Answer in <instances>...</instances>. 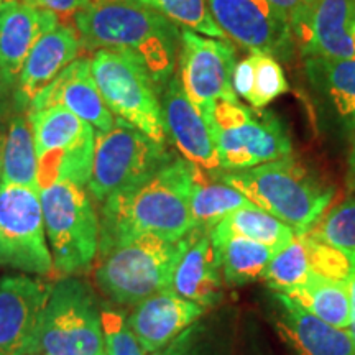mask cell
<instances>
[{
    "instance_id": "cell-1",
    "label": "cell",
    "mask_w": 355,
    "mask_h": 355,
    "mask_svg": "<svg viewBox=\"0 0 355 355\" xmlns=\"http://www.w3.org/2000/svg\"><path fill=\"white\" fill-rule=\"evenodd\" d=\"M193 168L188 159L173 158L148 180L105 199L97 255L139 235L150 234L178 242L191 232Z\"/></svg>"
},
{
    "instance_id": "cell-2",
    "label": "cell",
    "mask_w": 355,
    "mask_h": 355,
    "mask_svg": "<svg viewBox=\"0 0 355 355\" xmlns=\"http://www.w3.org/2000/svg\"><path fill=\"white\" fill-rule=\"evenodd\" d=\"M81 42L89 50L135 58L158 87H165L176 64L178 26L141 0H89L74 13Z\"/></svg>"
},
{
    "instance_id": "cell-3",
    "label": "cell",
    "mask_w": 355,
    "mask_h": 355,
    "mask_svg": "<svg viewBox=\"0 0 355 355\" xmlns=\"http://www.w3.org/2000/svg\"><path fill=\"white\" fill-rule=\"evenodd\" d=\"M220 178L296 234L309 232L336 194L334 186L322 183L293 157L242 171H222Z\"/></svg>"
},
{
    "instance_id": "cell-4",
    "label": "cell",
    "mask_w": 355,
    "mask_h": 355,
    "mask_svg": "<svg viewBox=\"0 0 355 355\" xmlns=\"http://www.w3.org/2000/svg\"><path fill=\"white\" fill-rule=\"evenodd\" d=\"M28 355H105L101 309L86 283L66 277L51 286Z\"/></svg>"
},
{
    "instance_id": "cell-5",
    "label": "cell",
    "mask_w": 355,
    "mask_h": 355,
    "mask_svg": "<svg viewBox=\"0 0 355 355\" xmlns=\"http://www.w3.org/2000/svg\"><path fill=\"white\" fill-rule=\"evenodd\" d=\"M209 122L222 171H242L291 157L293 144L277 115L241 101H220Z\"/></svg>"
},
{
    "instance_id": "cell-6",
    "label": "cell",
    "mask_w": 355,
    "mask_h": 355,
    "mask_svg": "<svg viewBox=\"0 0 355 355\" xmlns=\"http://www.w3.org/2000/svg\"><path fill=\"white\" fill-rule=\"evenodd\" d=\"M180 255V241L139 235L107 254L97 255L96 285L110 301L135 306L168 291Z\"/></svg>"
},
{
    "instance_id": "cell-7",
    "label": "cell",
    "mask_w": 355,
    "mask_h": 355,
    "mask_svg": "<svg viewBox=\"0 0 355 355\" xmlns=\"http://www.w3.org/2000/svg\"><path fill=\"white\" fill-rule=\"evenodd\" d=\"M53 266L71 277L91 266L99 252L101 222L84 186L61 181L40 191Z\"/></svg>"
},
{
    "instance_id": "cell-8",
    "label": "cell",
    "mask_w": 355,
    "mask_h": 355,
    "mask_svg": "<svg viewBox=\"0 0 355 355\" xmlns=\"http://www.w3.org/2000/svg\"><path fill=\"white\" fill-rule=\"evenodd\" d=\"M38 159L40 191L61 181L84 186L91 178L96 130L63 107L28 110Z\"/></svg>"
},
{
    "instance_id": "cell-9",
    "label": "cell",
    "mask_w": 355,
    "mask_h": 355,
    "mask_svg": "<svg viewBox=\"0 0 355 355\" xmlns=\"http://www.w3.org/2000/svg\"><path fill=\"white\" fill-rule=\"evenodd\" d=\"M92 78L110 112L146 137L166 145V127L157 84L135 58L97 50L91 60Z\"/></svg>"
},
{
    "instance_id": "cell-10",
    "label": "cell",
    "mask_w": 355,
    "mask_h": 355,
    "mask_svg": "<svg viewBox=\"0 0 355 355\" xmlns=\"http://www.w3.org/2000/svg\"><path fill=\"white\" fill-rule=\"evenodd\" d=\"M173 157L166 145L146 137L122 119L107 132L96 133V148L87 189L104 202L112 194L148 180Z\"/></svg>"
},
{
    "instance_id": "cell-11",
    "label": "cell",
    "mask_w": 355,
    "mask_h": 355,
    "mask_svg": "<svg viewBox=\"0 0 355 355\" xmlns=\"http://www.w3.org/2000/svg\"><path fill=\"white\" fill-rule=\"evenodd\" d=\"M0 265L33 275L55 268L40 194L28 188L0 186Z\"/></svg>"
},
{
    "instance_id": "cell-12",
    "label": "cell",
    "mask_w": 355,
    "mask_h": 355,
    "mask_svg": "<svg viewBox=\"0 0 355 355\" xmlns=\"http://www.w3.org/2000/svg\"><path fill=\"white\" fill-rule=\"evenodd\" d=\"M235 63V48L229 40L181 32L180 81L206 121L217 102L239 99L232 87Z\"/></svg>"
},
{
    "instance_id": "cell-13",
    "label": "cell",
    "mask_w": 355,
    "mask_h": 355,
    "mask_svg": "<svg viewBox=\"0 0 355 355\" xmlns=\"http://www.w3.org/2000/svg\"><path fill=\"white\" fill-rule=\"evenodd\" d=\"M225 38L278 61L293 56L296 43L288 17L268 0H207Z\"/></svg>"
},
{
    "instance_id": "cell-14",
    "label": "cell",
    "mask_w": 355,
    "mask_h": 355,
    "mask_svg": "<svg viewBox=\"0 0 355 355\" xmlns=\"http://www.w3.org/2000/svg\"><path fill=\"white\" fill-rule=\"evenodd\" d=\"M354 257L319 241L309 232L296 234L293 242L275 252L263 275L275 293H286L311 278H327L347 283Z\"/></svg>"
},
{
    "instance_id": "cell-15",
    "label": "cell",
    "mask_w": 355,
    "mask_h": 355,
    "mask_svg": "<svg viewBox=\"0 0 355 355\" xmlns=\"http://www.w3.org/2000/svg\"><path fill=\"white\" fill-rule=\"evenodd\" d=\"M291 30L306 58L355 60V0H313Z\"/></svg>"
},
{
    "instance_id": "cell-16",
    "label": "cell",
    "mask_w": 355,
    "mask_h": 355,
    "mask_svg": "<svg viewBox=\"0 0 355 355\" xmlns=\"http://www.w3.org/2000/svg\"><path fill=\"white\" fill-rule=\"evenodd\" d=\"M159 102L166 135L184 159L212 175L222 173L209 122L186 96L180 79L171 78L166 83Z\"/></svg>"
},
{
    "instance_id": "cell-17",
    "label": "cell",
    "mask_w": 355,
    "mask_h": 355,
    "mask_svg": "<svg viewBox=\"0 0 355 355\" xmlns=\"http://www.w3.org/2000/svg\"><path fill=\"white\" fill-rule=\"evenodd\" d=\"M51 286L43 279H0V355H28Z\"/></svg>"
},
{
    "instance_id": "cell-18",
    "label": "cell",
    "mask_w": 355,
    "mask_h": 355,
    "mask_svg": "<svg viewBox=\"0 0 355 355\" xmlns=\"http://www.w3.org/2000/svg\"><path fill=\"white\" fill-rule=\"evenodd\" d=\"M48 107L68 109L83 121L91 123L97 133L107 132L114 127V114L102 99L97 84L92 78L91 58H76L61 71L55 81L48 84L35 99L28 110Z\"/></svg>"
},
{
    "instance_id": "cell-19",
    "label": "cell",
    "mask_w": 355,
    "mask_h": 355,
    "mask_svg": "<svg viewBox=\"0 0 355 355\" xmlns=\"http://www.w3.org/2000/svg\"><path fill=\"white\" fill-rule=\"evenodd\" d=\"M170 291L204 308L222 298V270L209 230L193 229L180 241Z\"/></svg>"
},
{
    "instance_id": "cell-20",
    "label": "cell",
    "mask_w": 355,
    "mask_h": 355,
    "mask_svg": "<svg viewBox=\"0 0 355 355\" xmlns=\"http://www.w3.org/2000/svg\"><path fill=\"white\" fill-rule=\"evenodd\" d=\"M204 311V306L168 290L135 304L127 321L145 352L153 355L193 326Z\"/></svg>"
},
{
    "instance_id": "cell-21",
    "label": "cell",
    "mask_w": 355,
    "mask_h": 355,
    "mask_svg": "<svg viewBox=\"0 0 355 355\" xmlns=\"http://www.w3.org/2000/svg\"><path fill=\"white\" fill-rule=\"evenodd\" d=\"M275 327L296 355H355L349 329L321 321L282 293L275 295Z\"/></svg>"
},
{
    "instance_id": "cell-22",
    "label": "cell",
    "mask_w": 355,
    "mask_h": 355,
    "mask_svg": "<svg viewBox=\"0 0 355 355\" xmlns=\"http://www.w3.org/2000/svg\"><path fill=\"white\" fill-rule=\"evenodd\" d=\"M81 48V37L76 30L58 25L35 43L26 56L17 79L15 102L20 109H28L30 102L55 81L58 74L76 60Z\"/></svg>"
},
{
    "instance_id": "cell-23",
    "label": "cell",
    "mask_w": 355,
    "mask_h": 355,
    "mask_svg": "<svg viewBox=\"0 0 355 355\" xmlns=\"http://www.w3.org/2000/svg\"><path fill=\"white\" fill-rule=\"evenodd\" d=\"M60 25V17L28 0L0 10V63L10 86L17 84L26 56L44 33Z\"/></svg>"
},
{
    "instance_id": "cell-24",
    "label": "cell",
    "mask_w": 355,
    "mask_h": 355,
    "mask_svg": "<svg viewBox=\"0 0 355 355\" xmlns=\"http://www.w3.org/2000/svg\"><path fill=\"white\" fill-rule=\"evenodd\" d=\"M306 78L316 101L344 127L355 128V60L306 58Z\"/></svg>"
},
{
    "instance_id": "cell-25",
    "label": "cell",
    "mask_w": 355,
    "mask_h": 355,
    "mask_svg": "<svg viewBox=\"0 0 355 355\" xmlns=\"http://www.w3.org/2000/svg\"><path fill=\"white\" fill-rule=\"evenodd\" d=\"M191 219L193 229L211 230L234 211L252 206L241 191L225 183L219 175H212L193 168V191H191Z\"/></svg>"
},
{
    "instance_id": "cell-26",
    "label": "cell",
    "mask_w": 355,
    "mask_h": 355,
    "mask_svg": "<svg viewBox=\"0 0 355 355\" xmlns=\"http://www.w3.org/2000/svg\"><path fill=\"white\" fill-rule=\"evenodd\" d=\"M282 295L288 296L301 309L340 329H349L352 324V303L345 282L311 278Z\"/></svg>"
},
{
    "instance_id": "cell-27",
    "label": "cell",
    "mask_w": 355,
    "mask_h": 355,
    "mask_svg": "<svg viewBox=\"0 0 355 355\" xmlns=\"http://www.w3.org/2000/svg\"><path fill=\"white\" fill-rule=\"evenodd\" d=\"M222 270V277L229 285H247L263 278L275 252L259 242L235 235L216 234L211 230Z\"/></svg>"
},
{
    "instance_id": "cell-28",
    "label": "cell",
    "mask_w": 355,
    "mask_h": 355,
    "mask_svg": "<svg viewBox=\"0 0 355 355\" xmlns=\"http://www.w3.org/2000/svg\"><path fill=\"white\" fill-rule=\"evenodd\" d=\"M0 186H21L40 194L38 159L28 117H13L8 123L2 157Z\"/></svg>"
},
{
    "instance_id": "cell-29",
    "label": "cell",
    "mask_w": 355,
    "mask_h": 355,
    "mask_svg": "<svg viewBox=\"0 0 355 355\" xmlns=\"http://www.w3.org/2000/svg\"><path fill=\"white\" fill-rule=\"evenodd\" d=\"M212 232L248 239L272 248L273 252L282 250L296 237V232L290 225L277 219L270 212L260 209L255 204L234 211L232 214L222 219L212 229Z\"/></svg>"
},
{
    "instance_id": "cell-30",
    "label": "cell",
    "mask_w": 355,
    "mask_h": 355,
    "mask_svg": "<svg viewBox=\"0 0 355 355\" xmlns=\"http://www.w3.org/2000/svg\"><path fill=\"white\" fill-rule=\"evenodd\" d=\"M309 234L339 250L355 254V176H350L345 198L326 211Z\"/></svg>"
},
{
    "instance_id": "cell-31",
    "label": "cell",
    "mask_w": 355,
    "mask_h": 355,
    "mask_svg": "<svg viewBox=\"0 0 355 355\" xmlns=\"http://www.w3.org/2000/svg\"><path fill=\"white\" fill-rule=\"evenodd\" d=\"M176 26L209 38L227 40L217 26L207 0H141Z\"/></svg>"
},
{
    "instance_id": "cell-32",
    "label": "cell",
    "mask_w": 355,
    "mask_h": 355,
    "mask_svg": "<svg viewBox=\"0 0 355 355\" xmlns=\"http://www.w3.org/2000/svg\"><path fill=\"white\" fill-rule=\"evenodd\" d=\"M252 56H254V81L247 104L254 109H265L270 102L288 92L286 76L279 61L275 58L259 53H252Z\"/></svg>"
},
{
    "instance_id": "cell-33",
    "label": "cell",
    "mask_w": 355,
    "mask_h": 355,
    "mask_svg": "<svg viewBox=\"0 0 355 355\" xmlns=\"http://www.w3.org/2000/svg\"><path fill=\"white\" fill-rule=\"evenodd\" d=\"M105 355H148L141 347L122 313L101 309Z\"/></svg>"
},
{
    "instance_id": "cell-34",
    "label": "cell",
    "mask_w": 355,
    "mask_h": 355,
    "mask_svg": "<svg viewBox=\"0 0 355 355\" xmlns=\"http://www.w3.org/2000/svg\"><path fill=\"white\" fill-rule=\"evenodd\" d=\"M153 355H216L204 326H191L171 344Z\"/></svg>"
},
{
    "instance_id": "cell-35",
    "label": "cell",
    "mask_w": 355,
    "mask_h": 355,
    "mask_svg": "<svg viewBox=\"0 0 355 355\" xmlns=\"http://www.w3.org/2000/svg\"><path fill=\"white\" fill-rule=\"evenodd\" d=\"M268 2L285 13L293 25L304 15L313 0H268Z\"/></svg>"
},
{
    "instance_id": "cell-36",
    "label": "cell",
    "mask_w": 355,
    "mask_h": 355,
    "mask_svg": "<svg viewBox=\"0 0 355 355\" xmlns=\"http://www.w3.org/2000/svg\"><path fill=\"white\" fill-rule=\"evenodd\" d=\"M28 2L35 3V6L48 8V10L55 12L56 15L60 13H76L81 10L83 7H86L89 0H28Z\"/></svg>"
},
{
    "instance_id": "cell-37",
    "label": "cell",
    "mask_w": 355,
    "mask_h": 355,
    "mask_svg": "<svg viewBox=\"0 0 355 355\" xmlns=\"http://www.w3.org/2000/svg\"><path fill=\"white\" fill-rule=\"evenodd\" d=\"M352 257H354V263L347 279V288L350 295V303H352V319H355V254H352Z\"/></svg>"
},
{
    "instance_id": "cell-38",
    "label": "cell",
    "mask_w": 355,
    "mask_h": 355,
    "mask_svg": "<svg viewBox=\"0 0 355 355\" xmlns=\"http://www.w3.org/2000/svg\"><path fill=\"white\" fill-rule=\"evenodd\" d=\"M349 173L350 176H355V128L352 130V141H350V150H349Z\"/></svg>"
},
{
    "instance_id": "cell-39",
    "label": "cell",
    "mask_w": 355,
    "mask_h": 355,
    "mask_svg": "<svg viewBox=\"0 0 355 355\" xmlns=\"http://www.w3.org/2000/svg\"><path fill=\"white\" fill-rule=\"evenodd\" d=\"M8 86H10V83H8V79L6 76V71H3L2 63H0V89L8 87Z\"/></svg>"
},
{
    "instance_id": "cell-40",
    "label": "cell",
    "mask_w": 355,
    "mask_h": 355,
    "mask_svg": "<svg viewBox=\"0 0 355 355\" xmlns=\"http://www.w3.org/2000/svg\"><path fill=\"white\" fill-rule=\"evenodd\" d=\"M3 141H6V135L0 130V180H2V157H3Z\"/></svg>"
},
{
    "instance_id": "cell-41",
    "label": "cell",
    "mask_w": 355,
    "mask_h": 355,
    "mask_svg": "<svg viewBox=\"0 0 355 355\" xmlns=\"http://www.w3.org/2000/svg\"><path fill=\"white\" fill-rule=\"evenodd\" d=\"M15 2H20V0H0V10H3V8L12 6V3Z\"/></svg>"
},
{
    "instance_id": "cell-42",
    "label": "cell",
    "mask_w": 355,
    "mask_h": 355,
    "mask_svg": "<svg viewBox=\"0 0 355 355\" xmlns=\"http://www.w3.org/2000/svg\"><path fill=\"white\" fill-rule=\"evenodd\" d=\"M349 332H350V336H352V340L355 344V319H352V324L349 326Z\"/></svg>"
}]
</instances>
